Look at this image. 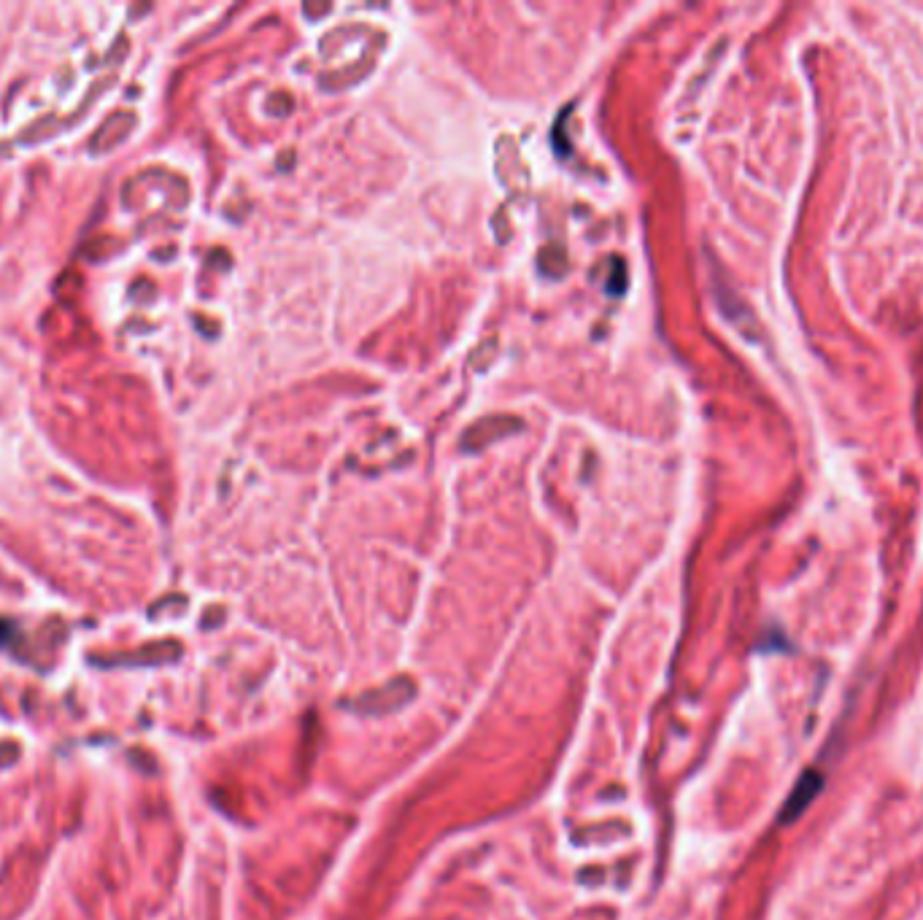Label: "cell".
Segmentation results:
<instances>
[{
	"label": "cell",
	"instance_id": "6da1fadb",
	"mask_svg": "<svg viewBox=\"0 0 923 920\" xmlns=\"http://www.w3.org/2000/svg\"><path fill=\"white\" fill-rule=\"evenodd\" d=\"M818 786H821V780H816V775H805V780L799 783L794 796H791L789 802H786V815H783V821H791V818H797L802 810L807 807V802L816 796Z\"/></svg>",
	"mask_w": 923,
	"mask_h": 920
},
{
	"label": "cell",
	"instance_id": "7a4b0ae2",
	"mask_svg": "<svg viewBox=\"0 0 923 920\" xmlns=\"http://www.w3.org/2000/svg\"><path fill=\"white\" fill-rule=\"evenodd\" d=\"M3 635H6V624L0 621V640H3Z\"/></svg>",
	"mask_w": 923,
	"mask_h": 920
}]
</instances>
